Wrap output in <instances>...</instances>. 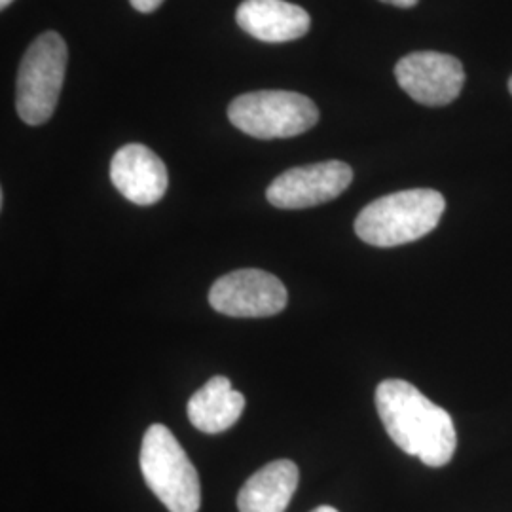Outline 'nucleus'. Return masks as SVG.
Returning <instances> with one entry per match:
<instances>
[{
	"instance_id": "423d86ee",
	"label": "nucleus",
	"mask_w": 512,
	"mask_h": 512,
	"mask_svg": "<svg viewBox=\"0 0 512 512\" xmlns=\"http://www.w3.org/2000/svg\"><path fill=\"white\" fill-rule=\"evenodd\" d=\"M213 310L228 317H272L287 306V289L275 275L262 270H238L222 275L209 291Z\"/></svg>"
},
{
	"instance_id": "ddd939ff",
	"label": "nucleus",
	"mask_w": 512,
	"mask_h": 512,
	"mask_svg": "<svg viewBox=\"0 0 512 512\" xmlns=\"http://www.w3.org/2000/svg\"><path fill=\"white\" fill-rule=\"evenodd\" d=\"M129 2L141 14H150V12L158 10L164 4V0H129Z\"/></svg>"
},
{
	"instance_id": "f8f14e48",
	"label": "nucleus",
	"mask_w": 512,
	"mask_h": 512,
	"mask_svg": "<svg viewBox=\"0 0 512 512\" xmlns=\"http://www.w3.org/2000/svg\"><path fill=\"white\" fill-rule=\"evenodd\" d=\"M245 397L224 376H213L188 401V420L207 435L228 431L241 418Z\"/></svg>"
},
{
	"instance_id": "0eeeda50",
	"label": "nucleus",
	"mask_w": 512,
	"mask_h": 512,
	"mask_svg": "<svg viewBox=\"0 0 512 512\" xmlns=\"http://www.w3.org/2000/svg\"><path fill=\"white\" fill-rule=\"evenodd\" d=\"M353 181V169L344 162L293 167L268 186L266 198L279 209H306L336 200Z\"/></svg>"
},
{
	"instance_id": "7ed1b4c3",
	"label": "nucleus",
	"mask_w": 512,
	"mask_h": 512,
	"mask_svg": "<svg viewBox=\"0 0 512 512\" xmlns=\"http://www.w3.org/2000/svg\"><path fill=\"white\" fill-rule=\"evenodd\" d=\"M141 473L169 512H198L202 484L196 467L175 435L162 425L148 427L141 444Z\"/></svg>"
},
{
	"instance_id": "f03ea898",
	"label": "nucleus",
	"mask_w": 512,
	"mask_h": 512,
	"mask_svg": "<svg viewBox=\"0 0 512 512\" xmlns=\"http://www.w3.org/2000/svg\"><path fill=\"white\" fill-rule=\"evenodd\" d=\"M444 209V196L437 190L395 192L366 205L355 219V234L374 247L412 243L437 228Z\"/></svg>"
},
{
	"instance_id": "20e7f679",
	"label": "nucleus",
	"mask_w": 512,
	"mask_h": 512,
	"mask_svg": "<svg viewBox=\"0 0 512 512\" xmlns=\"http://www.w3.org/2000/svg\"><path fill=\"white\" fill-rule=\"evenodd\" d=\"M69 63L67 44L55 31L42 33L23 55L18 74L16 109L29 126H42L54 116Z\"/></svg>"
},
{
	"instance_id": "9d476101",
	"label": "nucleus",
	"mask_w": 512,
	"mask_h": 512,
	"mask_svg": "<svg viewBox=\"0 0 512 512\" xmlns=\"http://www.w3.org/2000/svg\"><path fill=\"white\" fill-rule=\"evenodd\" d=\"M236 21L245 33L268 44L302 38L311 27L310 14L287 0H243Z\"/></svg>"
},
{
	"instance_id": "6e6552de",
	"label": "nucleus",
	"mask_w": 512,
	"mask_h": 512,
	"mask_svg": "<svg viewBox=\"0 0 512 512\" xmlns=\"http://www.w3.org/2000/svg\"><path fill=\"white\" fill-rule=\"evenodd\" d=\"M395 78L414 101L425 107H444L458 99L465 71L454 55L414 52L397 63Z\"/></svg>"
},
{
	"instance_id": "9b49d317",
	"label": "nucleus",
	"mask_w": 512,
	"mask_h": 512,
	"mask_svg": "<svg viewBox=\"0 0 512 512\" xmlns=\"http://www.w3.org/2000/svg\"><path fill=\"white\" fill-rule=\"evenodd\" d=\"M300 473L291 459L262 467L239 490V512H285L298 488Z\"/></svg>"
},
{
	"instance_id": "4468645a",
	"label": "nucleus",
	"mask_w": 512,
	"mask_h": 512,
	"mask_svg": "<svg viewBox=\"0 0 512 512\" xmlns=\"http://www.w3.org/2000/svg\"><path fill=\"white\" fill-rule=\"evenodd\" d=\"M385 4H391V6H397V8H412L418 4V0H382Z\"/></svg>"
},
{
	"instance_id": "f257e3e1",
	"label": "nucleus",
	"mask_w": 512,
	"mask_h": 512,
	"mask_svg": "<svg viewBox=\"0 0 512 512\" xmlns=\"http://www.w3.org/2000/svg\"><path fill=\"white\" fill-rule=\"evenodd\" d=\"M376 408L387 435L408 456L427 467L450 463L458 435L452 416L404 380H384L376 389Z\"/></svg>"
},
{
	"instance_id": "dca6fc26",
	"label": "nucleus",
	"mask_w": 512,
	"mask_h": 512,
	"mask_svg": "<svg viewBox=\"0 0 512 512\" xmlns=\"http://www.w3.org/2000/svg\"><path fill=\"white\" fill-rule=\"evenodd\" d=\"M12 2H14V0H0V8H2V10H6Z\"/></svg>"
},
{
	"instance_id": "39448f33",
	"label": "nucleus",
	"mask_w": 512,
	"mask_h": 512,
	"mask_svg": "<svg viewBox=\"0 0 512 512\" xmlns=\"http://www.w3.org/2000/svg\"><path fill=\"white\" fill-rule=\"evenodd\" d=\"M230 122L255 139H289L319 122L310 97L283 90L243 93L228 107Z\"/></svg>"
},
{
	"instance_id": "2eb2a0df",
	"label": "nucleus",
	"mask_w": 512,
	"mask_h": 512,
	"mask_svg": "<svg viewBox=\"0 0 512 512\" xmlns=\"http://www.w3.org/2000/svg\"><path fill=\"white\" fill-rule=\"evenodd\" d=\"M311 512H338L334 507H329V505H321V507H317L315 511Z\"/></svg>"
},
{
	"instance_id": "f3484780",
	"label": "nucleus",
	"mask_w": 512,
	"mask_h": 512,
	"mask_svg": "<svg viewBox=\"0 0 512 512\" xmlns=\"http://www.w3.org/2000/svg\"><path fill=\"white\" fill-rule=\"evenodd\" d=\"M509 90H511V93H512V78H511V80H509Z\"/></svg>"
},
{
	"instance_id": "1a4fd4ad",
	"label": "nucleus",
	"mask_w": 512,
	"mask_h": 512,
	"mask_svg": "<svg viewBox=\"0 0 512 512\" xmlns=\"http://www.w3.org/2000/svg\"><path fill=\"white\" fill-rule=\"evenodd\" d=\"M110 181L135 205H154L165 196L169 177L158 154L139 143L120 148L110 162Z\"/></svg>"
}]
</instances>
